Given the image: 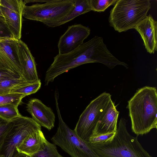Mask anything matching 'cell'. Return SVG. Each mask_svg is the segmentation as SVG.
Wrapping results in <instances>:
<instances>
[{"instance_id": "cell-1", "label": "cell", "mask_w": 157, "mask_h": 157, "mask_svg": "<svg viewBox=\"0 0 157 157\" xmlns=\"http://www.w3.org/2000/svg\"><path fill=\"white\" fill-rule=\"evenodd\" d=\"M115 60V56L107 48L103 38L95 36L71 52L55 56L46 72L45 85L53 82L59 75L82 65L98 63L110 68Z\"/></svg>"}, {"instance_id": "cell-2", "label": "cell", "mask_w": 157, "mask_h": 157, "mask_svg": "<svg viewBox=\"0 0 157 157\" xmlns=\"http://www.w3.org/2000/svg\"><path fill=\"white\" fill-rule=\"evenodd\" d=\"M126 108L132 132L137 136L157 128V93L156 87L146 86L136 90Z\"/></svg>"}, {"instance_id": "cell-3", "label": "cell", "mask_w": 157, "mask_h": 157, "mask_svg": "<svg viewBox=\"0 0 157 157\" xmlns=\"http://www.w3.org/2000/svg\"><path fill=\"white\" fill-rule=\"evenodd\" d=\"M127 120L121 118L117 131L111 140L102 144H92L99 157H152L143 147L138 140L128 132Z\"/></svg>"}, {"instance_id": "cell-4", "label": "cell", "mask_w": 157, "mask_h": 157, "mask_svg": "<svg viewBox=\"0 0 157 157\" xmlns=\"http://www.w3.org/2000/svg\"><path fill=\"white\" fill-rule=\"evenodd\" d=\"M151 7L149 0H117L110 11V25L119 33L134 29L147 16Z\"/></svg>"}, {"instance_id": "cell-5", "label": "cell", "mask_w": 157, "mask_h": 157, "mask_svg": "<svg viewBox=\"0 0 157 157\" xmlns=\"http://www.w3.org/2000/svg\"><path fill=\"white\" fill-rule=\"evenodd\" d=\"M55 98L59 122L57 131L51 139L52 141L71 157H99L92 144L80 138L63 121L59 106L58 92H55Z\"/></svg>"}, {"instance_id": "cell-6", "label": "cell", "mask_w": 157, "mask_h": 157, "mask_svg": "<svg viewBox=\"0 0 157 157\" xmlns=\"http://www.w3.org/2000/svg\"><path fill=\"white\" fill-rule=\"evenodd\" d=\"M45 2L43 4L25 5L23 16L51 27L69 14L74 7L75 0H48Z\"/></svg>"}, {"instance_id": "cell-7", "label": "cell", "mask_w": 157, "mask_h": 157, "mask_svg": "<svg viewBox=\"0 0 157 157\" xmlns=\"http://www.w3.org/2000/svg\"><path fill=\"white\" fill-rule=\"evenodd\" d=\"M111 95L104 92L91 101L79 117L74 130L84 140L89 141L98 122L103 116Z\"/></svg>"}, {"instance_id": "cell-8", "label": "cell", "mask_w": 157, "mask_h": 157, "mask_svg": "<svg viewBox=\"0 0 157 157\" xmlns=\"http://www.w3.org/2000/svg\"><path fill=\"white\" fill-rule=\"evenodd\" d=\"M12 127L0 150L4 157H14L18 152L16 148L24 139L30 134L41 130V126L31 118L21 115L11 121Z\"/></svg>"}, {"instance_id": "cell-9", "label": "cell", "mask_w": 157, "mask_h": 157, "mask_svg": "<svg viewBox=\"0 0 157 157\" xmlns=\"http://www.w3.org/2000/svg\"><path fill=\"white\" fill-rule=\"evenodd\" d=\"M25 0H0V6L5 22L13 37L20 40Z\"/></svg>"}, {"instance_id": "cell-10", "label": "cell", "mask_w": 157, "mask_h": 157, "mask_svg": "<svg viewBox=\"0 0 157 157\" xmlns=\"http://www.w3.org/2000/svg\"><path fill=\"white\" fill-rule=\"evenodd\" d=\"M90 29L81 24L69 26L60 37L58 44L59 54L68 53L75 49L90 35Z\"/></svg>"}, {"instance_id": "cell-11", "label": "cell", "mask_w": 157, "mask_h": 157, "mask_svg": "<svg viewBox=\"0 0 157 157\" xmlns=\"http://www.w3.org/2000/svg\"><path fill=\"white\" fill-rule=\"evenodd\" d=\"M18 40L13 37L0 38V68L13 71L22 77V70L17 53Z\"/></svg>"}, {"instance_id": "cell-12", "label": "cell", "mask_w": 157, "mask_h": 157, "mask_svg": "<svg viewBox=\"0 0 157 157\" xmlns=\"http://www.w3.org/2000/svg\"><path fill=\"white\" fill-rule=\"evenodd\" d=\"M27 110L32 118L41 126L51 130L54 126L55 116L49 107L45 105L40 100L33 98L30 100L26 106Z\"/></svg>"}, {"instance_id": "cell-13", "label": "cell", "mask_w": 157, "mask_h": 157, "mask_svg": "<svg viewBox=\"0 0 157 157\" xmlns=\"http://www.w3.org/2000/svg\"><path fill=\"white\" fill-rule=\"evenodd\" d=\"M17 49L22 71V78L28 82L40 80L34 58L27 44L21 39L18 40Z\"/></svg>"}, {"instance_id": "cell-14", "label": "cell", "mask_w": 157, "mask_h": 157, "mask_svg": "<svg viewBox=\"0 0 157 157\" xmlns=\"http://www.w3.org/2000/svg\"><path fill=\"white\" fill-rule=\"evenodd\" d=\"M140 34L147 52L154 54L157 50V21L151 14L135 28Z\"/></svg>"}, {"instance_id": "cell-15", "label": "cell", "mask_w": 157, "mask_h": 157, "mask_svg": "<svg viewBox=\"0 0 157 157\" xmlns=\"http://www.w3.org/2000/svg\"><path fill=\"white\" fill-rule=\"evenodd\" d=\"M119 113L111 100L103 116L98 122L93 134L116 133Z\"/></svg>"}, {"instance_id": "cell-16", "label": "cell", "mask_w": 157, "mask_h": 157, "mask_svg": "<svg viewBox=\"0 0 157 157\" xmlns=\"http://www.w3.org/2000/svg\"><path fill=\"white\" fill-rule=\"evenodd\" d=\"M47 140L41 130L25 137L16 148L17 151L30 156L42 150Z\"/></svg>"}, {"instance_id": "cell-17", "label": "cell", "mask_w": 157, "mask_h": 157, "mask_svg": "<svg viewBox=\"0 0 157 157\" xmlns=\"http://www.w3.org/2000/svg\"><path fill=\"white\" fill-rule=\"evenodd\" d=\"M90 11L89 0H75L74 7L71 12L61 20L53 24L51 27H56L63 25L78 16Z\"/></svg>"}, {"instance_id": "cell-18", "label": "cell", "mask_w": 157, "mask_h": 157, "mask_svg": "<svg viewBox=\"0 0 157 157\" xmlns=\"http://www.w3.org/2000/svg\"><path fill=\"white\" fill-rule=\"evenodd\" d=\"M40 80L33 82H26L14 87L11 90L10 93H18L26 96L34 94L40 88Z\"/></svg>"}, {"instance_id": "cell-19", "label": "cell", "mask_w": 157, "mask_h": 157, "mask_svg": "<svg viewBox=\"0 0 157 157\" xmlns=\"http://www.w3.org/2000/svg\"><path fill=\"white\" fill-rule=\"evenodd\" d=\"M17 107L11 104L0 105V117L7 121H11L21 115Z\"/></svg>"}, {"instance_id": "cell-20", "label": "cell", "mask_w": 157, "mask_h": 157, "mask_svg": "<svg viewBox=\"0 0 157 157\" xmlns=\"http://www.w3.org/2000/svg\"><path fill=\"white\" fill-rule=\"evenodd\" d=\"M31 157H63L58 152L56 145L47 141L42 150Z\"/></svg>"}, {"instance_id": "cell-21", "label": "cell", "mask_w": 157, "mask_h": 157, "mask_svg": "<svg viewBox=\"0 0 157 157\" xmlns=\"http://www.w3.org/2000/svg\"><path fill=\"white\" fill-rule=\"evenodd\" d=\"M25 97L23 95L18 93H9L0 95V105L11 104L18 107Z\"/></svg>"}, {"instance_id": "cell-22", "label": "cell", "mask_w": 157, "mask_h": 157, "mask_svg": "<svg viewBox=\"0 0 157 157\" xmlns=\"http://www.w3.org/2000/svg\"><path fill=\"white\" fill-rule=\"evenodd\" d=\"M26 82L22 78L0 82V95L9 93L14 87Z\"/></svg>"}, {"instance_id": "cell-23", "label": "cell", "mask_w": 157, "mask_h": 157, "mask_svg": "<svg viewBox=\"0 0 157 157\" xmlns=\"http://www.w3.org/2000/svg\"><path fill=\"white\" fill-rule=\"evenodd\" d=\"M117 0H89L91 11L104 12L109 6L115 4Z\"/></svg>"}, {"instance_id": "cell-24", "label": "cell", "mask_w": 157, "mask_h": 157, "mask_svg": "<svg viewBox=\"0 0 157 157\" xmlns=\"http://www.w3.org/2000/svg\"><path fill=\"white\" fill-rule=\"evenodd\" d=\"M12 124V121H7L0 117V150Z\"/></svg>"}, {"instance_id": "cell-25", "label": "cell", "mask_w": 157, "mask_h": 157, "mask_svg": "<svg viewBox=\"0 0 157 157\" xmlns=\"http://www.w3.org/2000/svg\"><path fill=\"white\" fill-rule=\"evenodd\" d=\"M116 133L102 134H94L89 138V142L92 144H102L111 140Z\"/></svg>"}, {"instance_id": "cell-26", "label": "cell", "mask_w": 157, "mask_h": 157, "mask_svg": "<svg viewBox=\"0 0 157 157\" xmlns=\"http://www.w3.org/2000/svg\"><path fill=\"white\" fill-rule=\"evenodd\" d=\"M22 78L18 74L10 70L0 68V82Z\"/></svg>"}, {"instance_id": "cell-27", "label": "cell", "mask_w": 157, "mask_h": 157, "mask_svg": "<svg viewBox=\"0 0 157 157\" xmlns=\"http://www.w3.org/2000/svg\"><path fill=\"white\" fill-rule=\"evenodd\" d=\"M13 37L5 21H0V38Z\"/></svg>"}, {"instance_id": "cell-28", "label": "cell", "mask_w": 157, "mask_h": 157, "mask_svg": "<svg viewBox=\"0 0 157 157\" xmlns=\"http://www.w3.org/2000/svg\"><path fill=\"white\" fill-rule=\"evenodd\" d=\"M14 157H31L25 154L18 152Z\"/></svg>"}, {"instance_id": "cell-29", "label": "cell", "mask_w": 157, "mask_h": 157, "mask_svg": "<svg viewBox=\"0 0 157 157\" xmlns=\"http://www.w3.org/2000/svg\"><path fill=\"white\" fill-rule=\"evenodd\" d=\"M0 21H2L5 22L4 17L3 16L0 15Z\"/></svg>"}, {"instance_id": "cell-30", "label": "cell", "mask_w": 157, "mask_h": 157, "mask_svg": "<svg viewBox=\"0 0 157 157\" xmlns=\"http://www.w3.org/2000/svg\"><path fill=\"white\" fill-rule=\"evenodd\" d=\"M0 15H1V16H3V14L2 13V12L1 10V7H0Z\"/></svg>"}, {"instance_id": "cell-31", "label": "cell", "mask_w": 157, "mask_h": 157, "mask_svg": "<svg viewBox=\"0 0 157 157\" xmlns=\"http://www.w3.org/2000/svg\"><path fill=\"white\" fill-rule=\"evenodd\" d=\"M0 157H4V156L3 155H0Z\"/></svg>"}]
</instances>
